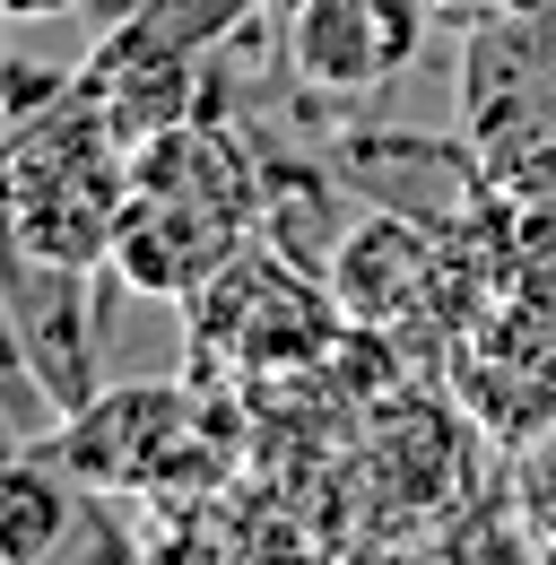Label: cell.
<instances>
[{
    "mask_svg": "<svg viewBox=\"0 0 556 565\" xmlns=\"http://www.w3.org/2000/svg\"><path fill=\"white\" fill-rule=\"evenodd\" d=\"M96 270H70V262H35L18 253L9 262V349L26 356L53 392V409H87L105 383H96Z\"/></svg>",
    "mask_w": 556,
    "mask_h": 565,
    "instance_id": "6",
    "label": "cell"
},
{
    "mask_svg": "<svg viewBox=\"0 0 556 565\" xmlns=\"http://www.w3.org/2000/svg\"><path fill=\"white\" fill-rule=\"evenodd\" d=\"M461 114L470 157L504 201H548L556 192V26L513 9L487 26L461 62Z\"/></svg>",
    "mask_w": 556,
    "mask_h": 565,
    "instance_id": "3",
    "label": "cell"
},
{
    "mask_svg": "<svg viewBox=\"0 0 556 565\" xmlns=\"http://www.w3.org/2000/svg\"><path fill=\"white\" fill-rule=\"evenodd\" d=\"M261 0H139L122 26H105V44L87 62H201L209 44H226Z\"/></svg>",
    "mask_w": 556,
    "mask_h": 565,
    "instance_id": "7",
    "label": "cell"
},
{
    "mask_svg": "<svg viewBox=\"0 0 556 565\" xmlns=\"http://www.w3.org/2000/svg\"><path fill=\"white\" fill-rule=\"evenodd\" d=\"M548 26H556V18H548Z\"/></svg>",
    "mask_w": 556,
    "mask_h": 565,
    "instance_id": "10",
    "label": "cell"
},
{
    "mask_svg": "<svg viewBox=\"0 0 556 565\" xmlns=\"http://www.w3.org/2000/svg\"><path fill=\"white\" fill-rule=\"evenodd\" d=\"M426 44V0H287V78L313 96H383Z\"/></svg>",
    "mask_w": 556,
    "mask_h": 565,
    "instance_id": "4",
    "label": "cell"
},
{
    "mask_svg": "<svg viewBox=\"0 0 556 565\" xmlns=\"http://www.w3.org/2000/svg\"><path fill=\"white\" fill-rule=\"evenodd\" d=\"M322 279L340 296L348 331H409L426 305H443V253L409 210H365L340 226Z\"/></svg>",
    "mask_w": 556,
    "mask_h": 565,
    "instance_id": "5",
    "label": "cell"
},
{
    "mask_svg": "<svg viewBox=\"0 0 556 565\" xmlns=\"http://www.w3.org/2000/svg\"><path fill=\"white\" fill-rule=\"evenodd\" d=\"M513 513L531 522V548L556 557V426H539L513 461Z\"/></svg>",
    "mask_w": 556,
    "mask_h": 565,
    "instance_id": "8",
    "label": "cell"
},
{
    "mask_svg": "<svg viewBox=\"0 0 556 565\" xmlns=\"http://www.w3.org/2000/svg\"><path fill=\"white\" fill-rule=\"evenodd\" d=\"M122 201H131V140L105 122L87 78L9 122V253L105 270Z\"/></svg>",
    "mask_w": 556,
    "mask_h": 565,
    "instance_id": "1",
    "label": "cell"
},
{
    "mask_svg": "<svg viewBox=\"0 0 556 565\" xmlns=\"http://www.w3.org/2000/svg\"><path fill=\"white\" fill-rule=\"evenodd\" d=\"M0 9H9V18H26V26H35V18H70V9H87V0H0Z\"/></svg>",
    "mask_w": 556,
    "mask_h": 565,
    "instance_id": "9",
    "label": "cell"
},
{
    "mask_svg": "<svg viewBox=\"0 0 556 565\" xmlns=\"http://www.w3.org/2000/svg\"><path fill=\"white\" fill-rule=\"evenodd\" d=\"M183 322H192V340H201L209 356H226V365H244V374L313 365L322 349L348 340V313H340V296H331V279H322L313 262L261 244V235H253L244 253H226V262L183 296Z\"/></svg>",
    "mask_w": 556,
    "mask_h": 565,
    "instance_id": "2",
    "label": "cell"
}]
</instances>
